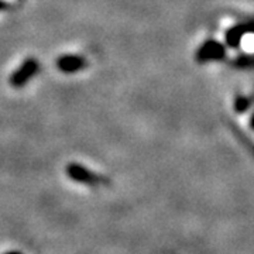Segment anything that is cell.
Segmentation results:
<instances>
[{"mask_svg":"<svg viewBox=\"0 0 254 254\" xmlns=\"http://www.w3.org/2000/svg\"><path fill=\"white\" fill-rule=\"evenodd\" d=\"M225 54H226V51H225L223 44H220L215 40H208L196 51L195 58H196L198 63H208V61L222 60V58H225Z\"/></svg>","mask_w":254,"mask_h":254,"instance_id":"obj_2","label":"cell"},{"mask_svg":"<svg viewBox=\"0 0 254 254\" xmlns=\"http://www.w3.org/2000/svg\"><path fill=\"white\" fill-rule=\"evenodd\" d=\"M254 33V24H245V26H237L235 28H230L226 33V41L230 47H237L240 44L242 38L246 34Z\"/></svg>","mask_w":254,"mask_h":254,"instance_id":"obj_5","label":"cell"},{"mask_svg":"<svg viewBox=\"0 0 254 254\" xmlns=\"http://www.w3.org/2000/svg\"><path fill=\"white\" fill-rule=\"evenodd\" d=\"M88 66V61L81 55H63L57 60V68L64 73H75Z\"/></svg>","mask_w":254,"mask_h":254,"instance_id":"obj_4","label":"cell"},{"mask_svg":"<svg viewBox=\"0 0 254 254\" xmlns=\"http://www.w3.org/2000/svg\"><path fill=\"white\" fill-rule=\"evenodd\" d=\"M10 7V4L7 1H4V0H0V11H3V10H7Z\"/></svg>","mask_w":254,"mask_h":254,"instance_id":"obj_7","label":"cell"},{"mask_svg":"<svg viewBox=\"0 0 254 254\" xmlns=\"http://www.w3.org/2000/svg\"><path fill=\"white\" fill-rule=\"evenodd\" d=\"M250 125H252V127L254 128V113H253V116H252V119H250Z\"/></svg>","mask_w":254,"mask_h":254,"instance_id":"obj_8","label":"cell"},{"mask_svg":"<svg viewBox=\"0 0 254 254\" xmlns=\"http://www.w3.org/2000/svg\"><path fill=\"white\" fill-rule=\"evenodd\" d=\"M249 106H250V99H247L245 96H240V98H237L236 102H235V108L239 113H243L246 110L249 109Z\"/></svg>","mask_w":254,"mask_h":254,"instance_id":"obj_6","label":"cell"},{"mask_svg":"<svg viewBox=\"0 0 254 254\" xmlns=\"http://www.w3.org/2000/svg\"><path fill=\"white\" fill-rule=\"evenodd\" d=\"M38 61L36 58H27L10 76V85L13 88H23L30 79H33L38 72Z\"/></svg>","mask_w":254,"mask_h":254,"instance_id":"obj_1","label":"cell"},{"mask_svg":"<svg viewBox=\"0 0 254 254\" xmlns=\"http://www.w3.org/2000/svg\"><path fill=\"white\" fill-rule=\"evenodd\" d=\"M66 175L69 180L78 182V184H86V185H96L99 184L100 177L98 174L92 173L91 170L85 168L83 165L76 163H71L66 165Z\"/></svg>","mask_w":254,"mask_h":254,"instance_id":"obj_3","label":"cell"}]
</instances>
